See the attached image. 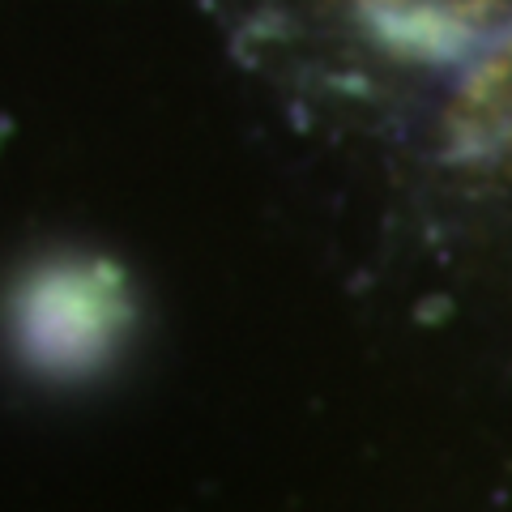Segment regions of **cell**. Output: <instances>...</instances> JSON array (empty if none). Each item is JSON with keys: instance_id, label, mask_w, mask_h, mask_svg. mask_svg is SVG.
Instances as JSON below:
<instances>
[{"instance_id": "6da1fadb", "label": "cell", "mask_w": 512, "mask_h": 512, "mask_svg": "<svg viewBox=\"0 0 512 512\" xmlns=\"http://www.w3.org/2000/svg\"><path fill=\"white\" fill-rule=\"evenodd\" d=\"M397 0H359V9L367 13V18H384V13H393Z\"/></svg>"}]
</instances>
